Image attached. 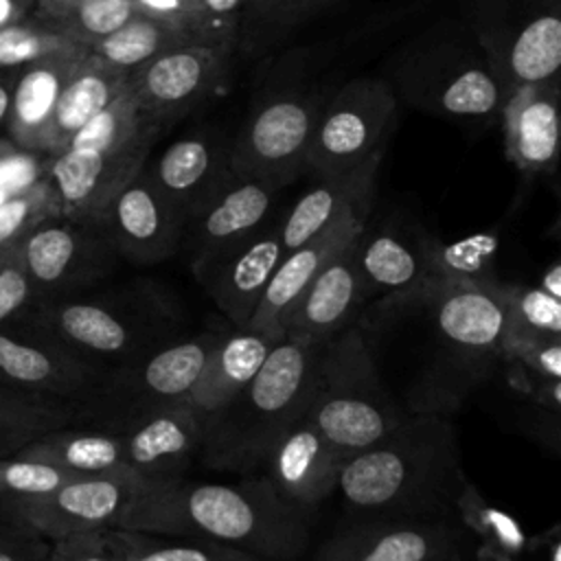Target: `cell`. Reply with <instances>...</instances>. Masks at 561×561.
Wrapping results in <instances>:
<instances>
[{"instance_id":"obj_1","label":"cell","mask_w":561,"mask_h":561,"mask_svg":"<svg viewBox=\"0 0 561 561\" xmlns=\"http://www.w3.org/2000/svg\"><path fill=\"white\" fill-rule=\"evenodd\" d=\"M116 528L221 541L270 561H291L309 543L307 513L283 500L265 476L241 482L149 480Z\"/></svg>"},{"instance_id":"obj_2","label":"cell","mask_w":561,"mask_h":561,"mask_svg":"<svg viewBox=\"0 0 561 561\" xmlns=\"http://www.w3.org/2000/svg\"><path fill=\"white\" fill-rule=\"evenodd\" d=\"M458 432L443 412H405L379 443L342 460L337 491L364 517L456 519L465 484Z\"/></svg>"},{"instance_id":"obj_3","label":"cell","mask_w":561,"mask_h":561,"mask_svg":"<svg viewBox=\"0 0 561 561\" xmlns=\"http://www.w3.org/2000/svg\"><path fill=\"white\" fill-rule=\"evenodd\" d=\"M182 311L151 280H134L105 294L37 300L11 327L42 337L103 373L173 342L182 333Z\"/></svg>"},{"instance_id":"obj_4","label":"cell","mask_w":561,"mask_h":561,"mask_svg":"<svg viewBox=\"0 0 561 561\" xmlns=\"http://www.w3.org/2000/svg\"><path fill=\"white\" fill-rule=\"evenodd\" d=\"M324 344L278 340L256 375L204 416L197 458L219 471L252 473L276 438L305 414Z\"/></svg>"},{"instance_id":"obj_5","label":"cell","mask_w":561,"mask_h":561,"mask_svg":"<svg viewBox=\"0 0 561 561\" xmlns=\"http://www.w3.org/2000/svg\"><path fill=\"white\" fill-rule=\"evenodd\" d=\"M305 414L342 458L379 443L403 421L359 329L346 327L324 344Z\"/></svg>"},{"instance_id":"obj_6","label":"cell","mask_w":561,"mask_h":561,"mask_svg":"<svg viewBox=\"0 0 561 561\" xmlns=\"http://www.w3.org/2000/svg\"><path fill=\"white\" fill-rule=\"evenodd\" d=\"M224 331H202L167 342L103 375L79 403L77 423L116 427L149 410L186 401L206 357Z\"/></svg>"},{"instance_id":"obj_7","label":"cell","mask_w":561,"mask_h":561,"mask_svg":"<svg viewBox=\"0 0 561 561\" xmlns=\"http://www.w3.org/2000/svg\"><path fill=\"white\" fill-rule=\"evenodd\" d=\"M394 114L397 99L386 81L362 77L346 83L320 105L307 173L342 175L381 160Z\"/></svg>"},{"instance_id":"obj_8","label":"cell","mask_w":561,"mask_h":561,"mask_svg":"<svg viewBox=\"0 0 561 561\" xmlns=\"http://www.w3.org/2000/svg\"><path fill=\"white\" fill-rule=\"evenodd\" d=\"M15 252L33 285L35 302L92 289L121 259L99 226L61 215L35 226Z\"/></svg>"},{"instance_id":"obj_9","label":"cell","mask_w":561,"mask_h":561,"mask_svg":"<svg viewBox=\"0 0 561 561\" xmlns=\"http://www.w3.org/2000/svg\"><path fill=\"white\" fill-rule=\"evenodd\" d=\"M320 101L307 94H278L263 103L228 147L232 173L263 178L285 188L307 173Z\"/></svg>"},{"instance_id":"obj_10","label":"cell","mask_w":561,"mask_h":561,"mask_svg":"<svg viewBox=\"0 0 561 561\" xmlns=\"http://www.w3.org/2000/svg\"><path fill=\"white\" fill-rule=\"evenodd\" d=\"M149 480L136 473L77 476L42 495L0 500V506L28 522L48 541H57L77 533L116 526Z\"/></svg>"},{"instance_id":"obj_11","label":"cell","mask_w":561,"mask_h":561,"mask_svg":"<svg viewBox=\"0 0 561 561\" xmlns=\"http://www.w3.org/2000/svg\"><path fill=\"white\" fill-rule=\"evenodd\" d=\"M311 561H462L456 519L364 517L331 535Z\"/></svg>"},{"instance_id":"obj_12","label":"cell","mask_w":561,"mask_h":561,"mask_svg":"<svg viewBox=\"0 0 561 561\" xmlns=\"http://www.w3.org/2000/svg\"><path fill=\"white\" fill-rule=\"evenodd\" d=\"M495 283L432 276L421 294L447 348L469 368L497 359L506 331V311Z\"/></svg>"},{"instance_id":"obj_13","label":"cell","mask_w":561,"mask_h":561,"mask_svg":"<svg viewBox=\"0 0 561 561\" xmlns=\"http://www.w3.org/2000/svg\"><path fill=\"white\" fill-rule=\"evenodd\" d=\"M228 53L202 44H184L160 53L127 77V88L145 114L160 127L195 110L226 77Z\"/></svg>"},{"instance_id":"obj_14","label":"cell","mask_w":561,"mask_h":561,"mask_svg":"<svg viewBox=\"0 0 561 561\" xmlns=\"http://www.w3.org/2000/svg\"><path fill=\"white\" fill-rule=\"evenodd\" d=\"M153 142H136L118 149H64L46 156L44 175L50 180L61 217L99 224L110 199L142 171Z\"/></svg>"},{"instance_id":"obj_15","label":"cell","mask_w":561,"mask_h":561,"mask_svg":"<svg viewBox=\"0 0 561 561\" xmlns=\"http://www.w3.org/2000/svg\"><path fill=\"white\" fill-rule=\"evenodd\" d=\"M280 259L278 221H267L243 241L191 261V270L230 327L245 329Z\"/></svg>"},{"instance_id":"obj_16","label":"cell","mask_w":561,"mask_h":561,"mask_svg":"<svg viewBox=\"0 0 561 561\" xmlns=\"http://www.w3.org/2000/svg\"><path fill=\"white\" fill-rule=\"evenodd\" d=\"M118 256L151 265L182 250L184 219L140 171L103 208L99 224Z\"/></svg>"},{"instance_id":"obj_17","label":"cell","mask_w":561,"mask_h":561,"mask_svg":"<svg viewBox=\"0 0 561 561\" xmlns=\"http://www.w3.org/2000/svg\"><path fill=\"white\" fill-rule=\"evenodd\" d=\"M103 370L64 348L15 331L0 329V386L79 403L99 386Z\"/></svg>"},{"instance_id":"obj_18","label":"cell","mask_w":561,"mask_h":561,"mask_svg":"<svg viewBox=\"0 0 561 561\" xmlns=\"http://www.w3.org/2000/svg\"><path fill=\"white\" fill-rule=\"evenodd\" d=\"M204 416L186 401L149 410L114 430L123 443L127 471L140 478H173L197 456Z\"/></svg>"},{"instance_id":"obj_19","label":"cell","mask_w":561,"mask_h":561,"mask_svg":"<svg viewBox=\"0 0 561 561\" xmlns=\"http://www.w3.org/2000/svg\"><path fill=\"white\" fill-rule=\"evenodd\" d=\"M278 191L263 178L230 173L224 186L184 224L182 248L188 259L215 254L261 230L270 221Z\"/></svg>"},{"instance_id":"obj_20","label":"cell","mask_w":561,"mask_h":561,"mask_svg":"<svg viewBox=\"0 0 561 561\" xmlns=\"http://www.w3.org/2000/svg\"><path fill=\"white\" fill-rule=\"evenodd\" d=\"M366 217L368 210H348L311 241L285 252L248 322V329L283 340L285 322L298 298L311 285L322 265L366 228Z\"/></svg>"},{"instance_id":"obj_21","label":"cell","mask_w":561,"mask_h":561,"mask_svg":"<svg viewBox=\"0 0 561 561\" xmlns=\"http://www.w3.org/2000/svg\"><path fill=\"white\" fill-rule=\"evenodd\" d=\"M342 460L302 414L276 438L263 467L276 493L307 513L335 491Z\"/></svg>"},{"instance_id":"obj_22","label":"cell","mask_w":561,"mask_h":561,"mask_svg":"<svg viewBox=\"0 0 561 561\" xmlns=\"http://www.w3.org/2000/svg\"><path fill=\"white\" fill-rule=\"evenodd\" d=\"M355 239L335 252L316 274L294 305L283 337L302 344H327L351 327L357 309L366 302L355 265Z\"/></svg>"},{"instance_id":"obj_23","label":"cell","mask_w":561,"mask_h":561,"mask_svg":"<svg viewBox=\"0 0 561 561\" xmlns=\"http://www.w3.org/2000/svg\"><path fill=\"white\" fill-rule=\"evenodd\" d=\"M502 129L506 158L522 173H550L559 158V75L504 92Z\"/></svg>"},{"instance_id":"obj_24","label":"cell","mask_w":561,"mask_h":561,"mask_svg":"<svg viewBox=\"0 0 561 561\" xmlns=\"http://www.w3.org/2000/svg\"><path fill=\"white\" fill-rule=\"evenodd\" d=\"M145 178L186 219L193 217L230 178L228 149L206 136L171 142L158 158L145 162Z\"/></svg>"},{"instance_id":"obj_25","label":"cell","mask_w":561,"mask_h":561,"mask_svg":"<svg viewBox=\"0 0 561 561\" xmlns=\"http://www.w3.org/2000/svg\"><path fill=\"white\" fill-rule=\"evenodd\" d=\"M88 48H68L18 70L4 118L7 138L28 153H42L59 94ZM44 156V153H42Z\"/></svg>"},{"instance_id":"obj_26","label":"cell","mask_w":561,"mask_h":561,"mask_svg":"<svg viewBox=\"0 0 561 561\" xmlns=\"http://www.w3.org/2000/svg\"><path fill=\"white\" fill-rule=\"evenodd\" d=\"M355 265L364 298L390 305H419L432 278L421 245L388 230H362L355 239Z\"/></svg>"},{"instance_id":"obj_27","label":"cell","mask_w":561,"mask_h":561,"mask_svg":"<svg viewBox=\"0 0 561 561\" xmlns=\"http://www.w3.org/2000/svg\"><path fill=\"white\" fill-rule=\"evenodd\" d=\"M379 164L381 160H373L342 175L316 178V184L307 188L278 221L283 254L311 241L348 210H370Z\"/></svg>"},{"instance_id":"obj_28","label":"cell","mask_w":561,"mask_h":561,"mask_svg":"<svg viewBox=\"0 0 561 561\" xmlns=\"http://www.w3.org/2000/svg\"><path fill=\"white\" fill-rule=\"evenodd\" d=\"M278 340L254 329L224 331L206 357L186 403L202 416L228 403L263 366Z\"/></svg>"},{"instance_id":"obj_29","label":"cell","mask_w":561,"mask_h":561,"mask_svg":"<svg viewBox=\"0 0 561 561\" xmlns=\"http://www.w3.org/2000/svg\"><path fill=\"white\" fill-rule=\"evenodd\" d=\"M486 50L502 92L557 77L561 66V18L557 11L535 13L502 35L500 42H489Z\"/></svg>"},{"instance_id":"obj_30","label":"cell","mask_w":561,"mask_h":561,"mask_svg":"<svg viewBox=\"0 0 561 561\" xmlns=\"http://www.w3.org/2000/svg\"><path fill=\"white\" fill-rule=\"evenodd\" d=\"M127 77V72L105 64L101 57L88 50L59 94L44 136L42 153H59L92 116H96L125 90Z\"/></svg>"},{"instance_id":"obj_31","label":"cell","mask_w":561,"mask_h":561,"mask_svg":"<svg viewBox=\"0 0 561 561\" xmlns=\"http://www.w3.org/2000/svg\"><path fill=\"white\" fill-rule=\"evenodd\" d=\"M13 456L42 460L72 476L131 473L125 467V454L118 434L99 425L75 423L53 430L31 440Z\"/></svg>"},{"instance_id":"obj_32","label":"cell","mask_w":561,"mask_h":561,"mask_svg":"<svg viewBox=\"0 0 561 561\" xmlns=\"http://www.w3.org/2000/svg\"><path fill=\"white\" fill-rule=\"evenodd\" d=\"M497 359L506 364L508 381L539 405L559 410L561 394V340L557 337H502Z\"/></svg>"},{"instance_id":"obj_33","label":"cell","mask_w":561,"mask_h":561,"mask_svg":"<svg viewBox=\"0 0 561 561\" xmlns=\"http://www.w3.org/2000/svg\"><path fill=\"white\" fill-rule=\"evenodd\" d=\"M75 423L77 403L0 386V458L13 456L31 440Z\"/></svg>"},{"instance_id":"obj_34","label":"cell","mask_w":561,"mask_h":561,"mask_svg":"<svg viewBox=\"0 0 561 561\" xmlns=\"http://www.w3.org/2000/svg\"><path fill=\"white\" fill-rule=\"evenodd\" d=\"M184 44L193 42L167 22L138 11L121 28L90 46V53L129 75L138 66L158 57L160 53H167Z\"/></svg>"},{"instance_id":"obj_35","label":"cell","mask_w":561,"mask_h":561,"mask_svg":"<svg viewBox=\"0 0 561 561\" xmlns=\"http://www.w3.org/2000/svg\"><path fill=\"white\" fill-rule=\"evenodd\" d=\"M160 131L162 127L145 114L134 92L125 85V90L92 116L64 149H118L136 142H156Z\"/></svg>"},{"instance_id":"obj_36","label":"cell","mask_w":561,"mask_h":561,"mask_svg":"<svg viewBox=\"0 0 561 561\" xmlns=\"http://www.w3.org/2000/svg\"><path fill=\"white\" fill-rule=\"evenodd\" d=\"M456 519L478 535L482 550L504 557V559H522L528 550V539L517 519L502 508L486 502V497L478 491L476 484L465 480L458 500H456Z\"/></svg>"},{"instance_id":"obj_37","label":"cell","mask_w":561,"mask_h":561,"mask_svg":"<svg viewBox=\"0 0 561 561\" xmlns=\"http://www.w3.org/2000/svg\"><path fill=\"white\" fill-rule=\"evenodd\" d=\"M495 291L506 311L504 337L561 340V298L519 283H495Z\"/></svg>"},{"instance_id":"obj_38","label":"cell","mask_w":561,"mask_h":561,"mask_svg":"<svg viewBox=\"0 0 561 561\" xmlns=\"http://www.w3.org/2000/svg\"><path fill=\"white\" fill-rule=\"evenodd\" d=\"M421 252L427 261L430 274L436 278H460L476 283H491V261L495 239L491 234H476L456 243H440L432 237L419 239Z\"/></svg>"},{"instance_id":"obj_39","label":"cell","mask_w":561,"mask_h":561,"mask_svg":"<svg viewBox=\"0 0 561 561\" xmlns=\"http://www.w3.org/2000/svg\"><path fill=\"white\" fill-rule=\"evenodd\" d=\"M136 13L138 7L134 0H79L75 7L59 15H35L48 22L70 42L90 50V46L121 28Z\"/></svg>"},{"instance_id":"obj_40","label":"cell","mask_w":561,"mask_h":561,"mask_svg":"<svg viewBox=\"0 0 561 561\" xmlns=\"http://www.w3.org/2000/svg\"><path fill=\"white\" fill-rule=\"evenodd\" d=\"M59 199L46 175L26 182L0 204V252L15 248L35 226L59 217Z\"/></svg>"},{"instance_id":"obj_41","label":"cell","mask_w":561,"mask_h":561,"mask_svg":"<svg viewBox=\"0 0 561 561\" xmlns=\"http://www.w3.org/2000/svg\"><path fill=\"white\" fill-rule=\"evenodd\" d=\"M127 561H270L241 548L199 539V537H167L131 530Z\"/></svg>"},{"instance_id":"obj_42","label":"cell","mask_w":561,"mask_h":561,"mask_svg":"<svg viewBox=\"0 0 561 561\" xmlns=\"http://www.w3.org/2000/svg\"><path fill=\"white\" fill-rule=\"evenodd\" d=\"M504 92L493 70L482 66H465L438 85L436 105L449 116L484 118L500 110Z\"/></svg>"},{"instance_id":"obj_43","label":"cell","mask_w":561,"mask_h":561,"mask_svg":"<svg viewBox=\"0 0 561 561\" xmlns=\"http://www.w3.org/2000/svg\"><path fill=\"white\" fill-rule=\"evenodd\" d=\"M77 46L79 44L64 37L57 28L31 11L24 20L0 28V72L20 70L48 55Z\"/></svg>"},{"instance_id":"obj_44","label":"cell","mask_w":561,"mask_h":561,"mask_svg":"<svg viewBox=\"0 0 561 561\" xmlns=\"http://www.w3.org/2000/svg\"><path fill=\"white\" fill-rule=\"evenodd\" d=\"M70 478L77 476L55 465L22 456H7L0 458V500L42 495L61 486Z\"/></svg>"},{"instance_id":"obj_45","label":"cell","mask_w":561,"mask_h":561,"mask_svg":"<svg viewBox=\"0 0 561 561\" xmlns=\"http://www.w3.org/2000/svg\"><path fill=\"white\" fill-rule=\"evenodd\" d=\"M131 530L107 526L50 541L53 561H127Z\"/></svg>"},{"instance_id":"obj_46","label":"cell","mask_w":561,"mask_h":561,"mask_svg":"<svg viewBox=\"0 0 561 561\" xmlns=\"http://www.w3.org/2000/svg\"><path fill=\"white\" fill-rule=\"evenodd\" d=\"M0 561H53L50 541L4 506H0Z\"/></svg>"},{"instance_id":"obj_47","label":"cell","mask_w":561,"mask_h":561,"mask_svg":"<svg viewBox=\"0 0 561 561\" xmlns=\"http://www.w3.org/2000/svg\"><path fill=\"white\" fill-rule=\"evenodd\" d=\"M206 35L213 48L232 53L241 18L250 9V0H197Z\"/></svg>"},{"instance_id":"obj_48","label":"cell","mask_w":561,"mask_h":561,"mask_svg":"<svg viewBox=\"0 0 561 561\" xmlns=\"http://www.w3.org/2000/svg\"><path fill=\"white\" fill-rule=\"evenodd\" d=\"M138 11L167 22L193 44L210 46L197 0H134Z\"/></svg>"},{"instance_id":"obj_49","label":"cell","mask_w":561,"mask_h":561,"mask_svg":"<svg viewBox=\"0 0 561 561\" xmlns=\"http://www.w3.org/2000/svg\"><path fill=\"white\" fill-rule=\"evenodd\" d=\"M335 0H250V9L261 18L274 22H294L309 13H316Z\"/></svg>"},{"instance_id":"obj_50","label":"cell","mask_w":561,"mask_h":561,"mask_svg":"<svg viewBox=\"0 0 561 561\" xmlns=\"http://www.w3.org/2000/svg\"><path fill=\"white\" fill-rule=\"evenodd\" d=\"M35 7V0H0V28L24 20Z\"/></svg>"},{"instance_id":"obj_51","label":"cell","mask_w":561,"mask_h":561,"mask_svg":"<svg viewBox=\"0 0 561 561\" xmlns=\"http://www.w3.org/2000/svg\"><path fill=\"white\" fill-rule=\"evenodd\" d=\"M539 287H541L543 291H548V294L561 298V263H559V261H552V263L543 270V274H541V278H539Z\"/></svg>"},{"instance_id":"obj_52","label":"cell","mask_w":561,"mask_h":561,"mask_svg":"<svg viewBox=\"0 0 561 561\" xmlns=\"http://www.w3.org/2000/svg\"><path fill=\"white\" fill-rule=\"evenodd\" d=\"M77 2H79V0H35L33 11L39 13V15L53 18V15H59V13L68 11V9L75 7Z\"/></svg>"},{"instance_id":"obj_53","label":"cell","mask_w":561,"mask_h":561,"mask_svg":"<svg viewBox=\"0 0 561 561\" xmlns=\"http://www.w3.org/2000/svg\"><path fill=\"white\" fill-rule=\"evenodd\" d=\"M15 75H18V70H13V72H0V125H4V118H7L9 96H11V88H13Z\"/></svg>"},{"instance_id":"obj_54","label":"cell","mask_w":561,"mask_h":561,"mask_svg":"<svg viewBox=\"0 0 561 561\" xmlns=\"http://www.w3.org/2000/svg\"><path fill=\"white\" fill-rule=\"evenodd\" d=\"M476 561H522V559H504V557H497V554H491V552H486V550L478 548V552H476Z\"/></svg>"},{"instance_id":"obj_55","label":"cell","mask_w":561,"mask_h":561,"mask_svg":"<svg viewBox=\"0 0 561 561\" xmlns=\"http://www.w3.org/2000/svg\"><path fill=\"white\" fill-rule=\"evenodd\" d=\"M13 151H20V149L9 138H0V160L9 158Z\"/></svg>"}]
</instances>
